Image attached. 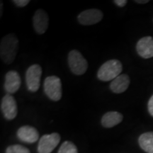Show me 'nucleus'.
Wrapping results in <instances>:
<instances>
[{
  "instance_id": "1",
  "label": "nucleus",
  "mask_w": 153,
  "mask_h": 153,
  "mask_svg": "<svg viewBox=\"0 0 153 153\" xmlns=\"http://www.w3.org/2000/svg\"><path fill=\"white\" fill-rule=\"evenodd\" d=\"M19 41L14 33H9L1 38L0 43V57L5 64L10 65L16 59Z\"/></svg>"
},
{
  "instance_id": "2",
  "label": "nucleus",
  "mask_w": 153,
  "mask_h": 153,
  "mask_svg": "<svg viewBox=\"0 0 153 153\" xmlns=\"http://www.w3.org/2000/svg\"><path fill=\"white\" fill-rule=\"evenodd\" d=\"M123 65L120 60L112 59L106 62L99 68L97 72V78L102 82L113 81L121 73Z\"/></svg>"
},
{
  "instance_id": "3",
  "label": "nucleus",
  "mask_w": 153,
  "mask_h": 153,
  "mask_svg": "<svg viewBox=\"0 0 153 153\" xmlns=\"http://www.w3.org/2000/svg\"><path fill=\"white\" fill-rule=\"evenodd\" d=\"M43 89L45 95L51 101H58L62 98V82L57 76H47L44 80Z\"/></svg>"
},
{
  "instance_id": "4",
  "label": "nucleus",
  "mask_w": 153,
  "mask_h": 153,
  "mask_svg": "<svg viewBox=\"0 0 153 153\" xmlns=\"http://www.w3.org/2000/svg\"><path fill=\"white\" fill-rule=\"evenodd\" d=\"M68 62L70 71L75 75H82L87 72V61L77 50H72L69 53Z\"/></svg>"
},
{
  "instance_id": "5",
  "label": "nucleus",
  "mask_w": 153,
  "mask_h": 153,
  "mask_svg": "<svg viewBox=\"0 0 153 153\" xmlns=\"http://www.w3.org/2000/svg\"><path fill=\"white\" fill-rule=\"evenodd\" d=\"M43 73L42 68L40 65L34 64L30 65L26 72V84L28 90L35 93L41 87V76Z\"/></svg>"
},
{
  "instance_id": "6",
  "label": "nucleus",
  "mask_w": 153,
  "mask_h": 153,
  "mask_svg": "<svg viewBox=\"0 0 153 153\" xmlns=\"http://www.w3.org/2000/svg\"><path fill=\"white\" fill-rule=\"evenodd\" d=\"M60 135L57 133L45 134L39 140L37 151L38 153H51L58 145Z\"/></svg>"
},
{
  "instance_id": "7",
  "label": "nucleus",
  "mask_w": 153,
  "mask_h": 153,
  "mask_svg": "<svg viewBox=\"0 0 153 153\" xmlns=\"http://www.w3.org/2000/svg\"><path fill=\"white\" fill-rule=\"evenodd\" d=\"M1 111L4 117L8 120L14 119L18 114V106L16 99L11 94H7L1 101Z\"/></svg>"
},
{
  "instance_id": "8",
  "label": "nucleus",
  "mask_w": 153,
  "mask_h": 153,
  "mask_svg": "<svg viewBox=\"0 0 153 153\" xmlns=\"http://www.w3.org/2000/svg\"><path fill=\"white\" fill-rule=\"evenodd\" d=\"M104 14L98 9H89L83 11L78 15L77 20L83 26H91L98 24L102 20Z\"/></svg>"
},
{
  "instance_id": "9",
  "label": "nucleus",
  "mask_w": 153,
  "mask_h": 153,
  "mask_svg": "<svg viewBox=\"0 0 153 153\" xmlns=\"http://www.w3.org/2000/svg\"><path fill=\"white\" fill-rule=\"evenodd\" d=\"M48 25L49 17L46 11L41 9L36 10L33 16V26L36 33L39 35L45 33Z\"/></svg>"
},
{
  "instance_id": "10",
  "label": "nucleus",
  "mask_w": 153,
  "mask_h": 153,
  "mask_svg": "<svg viewBox=\"0 0 153 153\" xmlns=\"http://www.w3.org/2000/svg\"><path fill=\"white\" fill-rule=\"evenodd\" d=\"M21 85L22 79L18 72L15 70H10L5 74L4 87L7 94H15L19 89Z\"/></svg>"
},
{
  "instance_id": "11",
  "label": "nucleus",
  "mask_w": 153,
  "mask_h": 153,
  "mask_svg": "<svg viewBox=\"0 0 153 153\" xmlns=\"http://www.w3.org/2000/svg\"><path fill=\"white\" fill-rule=\"evenodd\" d=\"M136 51L139 56L144 59L153 57V37L145 36L136 44Z\"/></svg>"
},
{
  "instance_id": "12",
  "label": "nucleus",
  "mask_w": 153,
  "mask_h": 153,
  "mask_svg": "<svg viewBox=\"0 0 153 153\" xmlns=\"http://www.w3.org/2000/svg\"><path fill=\"white\" fill-rule=\"evenodd\" d=\"M17 137L24 143H36L39 139V133L36 128L30 126H24L20 127L17 131Z\"/></svg>"
},
{
  "instance_id": "13",
  "label": "nucleus",
  "mask_w": 153,
  "mask_h": 153,
  "mask_svg": "<svg viewBox=\"0 0 153 153\" xmlns=\"http://www.w3.org/2000/svg\"><path fill=\"white\" fill-rule=\"evenodd\" d=\"M130 83L131 79L128 74H120L111 82L110 89L114 94H122L127 90Z\"/></svg>"
},
{
  "instance_id": "14",
  "label": "nucleus",
  "mask_w": 153,
  "mask_h": 153,
  "mask_svg": "<svg viewBox=\"0 0 153 153\" xmlns=\"http://www.w3.org/2000/svg\"><path fill=\"white\" fill-rule=\"evenodd\" d=\"M123 119V116L118 111H108L102 116L101 126L106 128H111L118 125Z\"/></svg>"
},
{
  "instance_id": "15",
  "label": "nucleus",
  "mask_w": 153,
  "mask_h": 153,
  "mask_svg": "<svg viewBox=\"0 0 153 153\" xmlns=\"http://www.w3.org/2000/svg\"><path fill=\"white\" fill-rule=\"evenodd\" d=\"M140 147L147 153H153V132L141 134L138 138Z\"/></svg>"
},
{
  "instance_id": "16",
  "label": "nucleus",
  "mask_w": 153,
  "mask_h": 153,
  "mask_svg": "<svg viewBox=\"0 0 153 153\" xmlns=\"http://www.w3.org/2000/svg\"><path fill=\"white\" fill-rule=\"evenodd\" d=\"M57 153H78V150L73 143L67 140L61 145Z\"/></svg>"
},
{
  "instance_id": "17",
  "label": "nucleus",
  "mask_w": 153,
  "mask_h": 153,
  "mask_svg": "<svg viewBox=\"0 0 153 153\" xmlns=\"http://www.w3.org/2000/svg\"><path fill=\"white\" fill-rule=\"evenodd\" d=\"M5 153H30L29 149L21 145H12L6 149Z\"/></svg>"
},
{
  "instance_id": "18",
  "label": "nucleus",
  "mask_w": 153,
  "mask_h": 153,
  "mask_svg": "<svg viewBox=\"0 0 153 153\" xmlns=\"http://www.w3.org/2000/svg\"><path fill=\"white\" fill-rule=\"evenodd\" d=\"M12 2L14 3V4H16L17 7H24L28 5V3H30V1L29 0H14L12 1Z\"/></svg>"
},
{
  "instance_id": "19",
  "label": "nucleus",
  "mask_w": 153,
  "mask_h": 153,
  "mask_svg": "<svg viewBox=\"0 0 153 153\" xmlns=\"http://www.w3.org/2000/svg\"><path fill=\"white\" fill-rule=\"evenodd\" d=\"M148 109L149 114H150L151 116H152L153 117V95L150 97L148 101Z\"/></svg>"
},
{
  "instance_id": "20",
  "label": "nucleus",
  "mask_w": 153,
  "mask_h": 153,
  "mask_svg": "<svg viewBox=\"0 0 153 153\" xmlns=\"http://www.w3.org/2000/svg\"><path fill=\"white\" fill-rule=\"evenodd\" d=\"M113 2H114L116 5H117L118 7H124L126 4H127L128 1L127 0H114Z\"/></svg>"
},
{
  "instance_id": "21",
  "label": "nucleus",
  "mask_w": 153,
  "mask_h": 153,
  "mask_svg": "<svg viewBox=\"0 0 153 153\" xmlns=\"http://www.w3.org/2000/svg\"><path fill=\"white\" fill-rule=\"evenodd\" d=\"M135 2L137 4H147L149 2L148 0H135Z\"/></svg>"
},
{
  "instance_id": "22",
  "label": "nucleus",
  "mask_w": 153,
  "mask_h": 153,
  "mask_svg": "<svg viewBox=\"0 0 153 153\" xmlns=\"http://www.w3.org/2000/svg\"><path fill=\"white\" fill-rule=\"evenodd\" d=\"M1 4H0V8H1V9H0V16H2V11H3V2L2 1H1L0 2Z\"/></svg>"
}]
</instances>
